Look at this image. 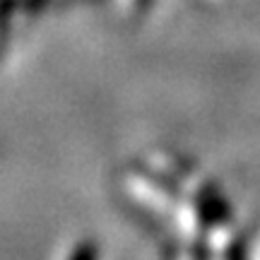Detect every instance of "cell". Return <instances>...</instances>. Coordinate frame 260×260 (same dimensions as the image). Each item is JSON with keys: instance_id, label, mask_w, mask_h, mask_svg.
I'll use <instances>...</instances> for the list:
<instances>
[]
</instances>
